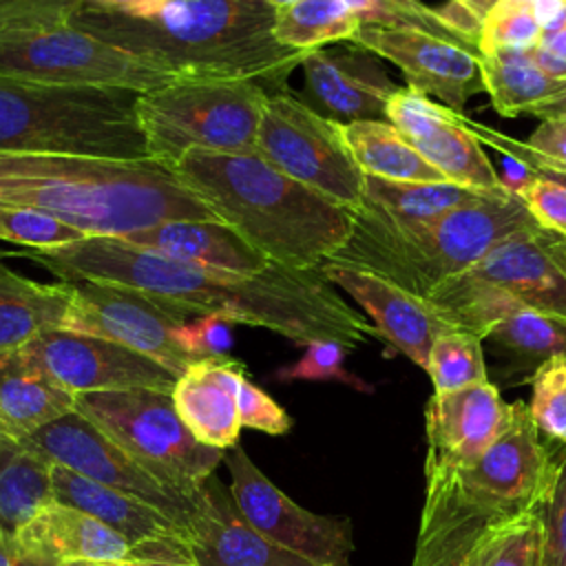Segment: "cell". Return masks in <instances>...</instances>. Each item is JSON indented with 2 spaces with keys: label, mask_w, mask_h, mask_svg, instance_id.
<instances>
[{
  "label": "cell",
  "mask_w": 566,
  "mask_h": 566,
  "mask_svg": "<svg viewBox=\"0 0 566 566\" xmlns=\"http://www.w3.org/2000/svg\"><path fill=\"white\" fill-rule=\"evenodd\" d=\"M60 279H93L139 290L184 316L219 314L232 323L272 329L296 345L336 340L349 352L367 343L376 327L336 292L318 268L270 263L256 274L181 263L119 237H86L51 250H24Z\"/></svg>",
  "instance_id": "1"
},
{
  "label": "cell",
  "mask_w": 566,
  "mask_h": 566,
  "mask_svg": "<svg viewBox=\"0 0 566 566\" xmlns=\"http://www.w3.org/2000/svg\"><path fill=\"white\" fill-rule=\"evenodd\" d=\"M274 22L265 0H148L128 11L77 7L69 18L186 80H250L279 93L307 53L279 44Z\"/></svg>",
  "instance_id": "2"
},
{
  "label": "cell",
  "mask_w": 566,
  "mask_h": 566,
  "mask_svg": "<svg viewBox=\"0 0 566 566\" xmlns=\"http://www.w3.org/2000/svg\"><path fill=\"white\" fill-rule=\"evenodd\" d=\"M0 206L42 210L86 237H126L168 219L221 221L153 159L0 153Z\"/></svg>",
  "instance_id": "3"
},
{
  "label": "cell",
  "mask_w": 566,
  "mask_h": 566,
  "mask_svg": "<svg viewBox=\"0 0 566 566\" xmlns=\"http://www.w3.org/2000/svg\"><path fill=\"white\" fill-rule=\"evenodd\" d=\"M172 172L268 261L318 268L352 237L354 212L256 153L190 150Z\"/></svg>",
  "instance_id": "4"
},
{
  "label": "cell",
  "mask_w": 566,
  "mask_h": 566,
  "mask_svg": "<svg viewBox=\"0 0 566 566\" xmlns=\"http://www.w3.org/2000/svg\"><path fill=\"white\" fill-rule=\"evenodd\" d=\"M522 199L506 190L469 201L429 226L396 228L365 203L347 243L329 259L382 276L418 298L469 272L506 237L535 228Z\"/></svg>",
  "instance_id": "5"
},
{
  "label": "cell",
  "mask_w": 566,
  "mask_h": 566,
  "mask_svg": "<svg viewBox=\"0 0 566 566\" xmlns=\"http://www.w3.org/2000/svg\"><path fill=\"white\" fill-rule=\"evenodd\" d=\"M137 95L0 77V153L150 159Z\"/></svg>",
  "instance_id": "6"
},
{
  "label": "cell",
  "mask_w": 566,
  "mask_h": 566,
  "mask_svg": "<svg viewBox=\"0 0 566 566\" xmlns=\"http://www.w3.org/2000/svg\"><path fill=\"white\" fill-rule=\"evenodd\" d=\"M268 91L250 80H175L137 95L148 157L166 168L190 150L256 153Z\"/></svg>",
  "instance_id": "7"
},
{
  "label": "cell",
  "mask_w": 566,
  "mask_h": 566,
  "mask_svg": "<svg viewBox=\"0 0 566 566\" xmlns=\"http://www.w3.org/2000/svg\"><path fill=\"white\" fill-rule=\"evenodd\" d=\"M75 411L188 497L199 495L201 484L226 455V451L199 442L188 431L168 391L77 394Z\"/></svg>",
  "instance_id": "8"
},
{
  "label": "cell",
  "mask_w": 566,
  "mask_h": 566,
  "mask_svg": "<svg viewBox=\"0 0 566 566\" xmlns=\"http://www.w3.org/2000/svg\"><path fill=\"white\" fill-rule=\"evenodd\" d=\"M0 77L135 93L186 80L73 24L0 31Z\"/></svg>",
  "instance_id": "9"
},
{
  "label": "cell",
  "mask_w": 566,
  "mask_h": 566,
  "mask_svg": "<svg viewBox=\"0 0 566 566\" xmlns=\"http://www.w3.org/2000/svg\"><path fill=\"white\" fill-rule=\"evenodd\" d=\"M256 155L352 212L363 203L365 172L354 161L340 124L310 108L290 88L268 95Z\"/></svg>",
  "instance_id": "10"
},
{
  "label": "cell",
  "mask_w": 566,
  "mask_h": 566,
  "mask_svg": "<svg viewBox=\"0 0 566 566\" xmlns=\"http://www.w3.org/2000/svg\"><path fill=\"white\" fill-rule=\"evenodd\" d=\"M555 475V451L542 442L528 405L511 402L497 440L469 467L453 471L460 497L489 522L544 504Z\"/></svg>",
  "instance_id": "11"
},
{
  "label": "cell",
  "mask_w": 566,
  "mask_h": 566,
  "mask_svg": "<svg viewBox=\"0 0 566 566\" xmlns=\"http://www.w3.org/2000/svg\"><path fill=\"white\" fill-rule=\"evenodd\" d=\"M62 281H69L73 292L62 329L119 343L157 360L177 376L197 363L177 340V327L188 321L179 310L117 283Z\"/></svg>",
  "instance_id": "12"
},
{
  "label": "cell",
  "mask_w": 566,
  "mask_h": 566,
  "mask_svg": "<svg viewBox=\"0 0 566 566\" xmlns=\"http://www.w3.org/2000/svg\"><path fill=\"white\" fill-rule=\"evenodd\" d=\"M22 447L44 455L49 462L106 484L115 491L135 495L188 528L197 509V497L166 484L157 473L135 460L126 449L113 442L91 420L71 411L20 440Z\"/></svg>",
  "instance_id": "13"
},
{
  "label": "cell",
  "mask_w": 566,
  "mask_h": 566,
  "mask_svg": "<svg viewBox=\"0 0 566 566\" xmlns=\"http://www.w3.org/2000/svg\"><path fill=\"white\" fill-rule=\"evenodd\" d=\"M223 455L230 471V493L241 515L272 544L318 566H347L354 533L347 517L318 515L292 502L248 458L241 444Z\"/></svg>",
  "instance_id": "14"
},
{
  "label": "cell",
  "mask_w": 566,
  "mask_h": 566,
  "mask_svg": "<svg viewBox=\"0 0 566 566\" xmlns=\"http://www.w3.org/2000/svg\"><path fill=\"white\" fill-rule=\"evenodd\" d=\"M349 42L396 64L411 91L451 111L462 113L471 95L486 91L482 53L473 42L385 24H360Z\"/></svg>",
  "instance_id": "15"
},
{
  "label": "cell",
  "mask_w": 566,
  "mask_h": 566,
  "mask_svg": "<svg viewBox=\"0 0 566 566\" xmlns=\"http://www.w3.org/2000/svg\"><path fill=\"white\" fill-rule=\"evenodd\" d=\"M24 347L75 396L124 389H155L170 394L179 378L168 367L135 349L69 329L42 332Z\"/></svg>",
  "instance_id": "16"
},
{
  "label": "cell",
  "mask_w": 566,
  "mask_h": 566,
  "mask_svg": "<svg viewBox=\"0 0 566 566\" xmlns=\"http://www.w3.org/2000/svg\"><path fill=\"white\" fill-rule=\"evenodd\" d=\"M20 548L44 566L62 562H111L133 566H197L188 546H137L97 517L64 506L46 504L15 533Z\"/></svg>",
  "instance_id": "17"
},
{
  "label": "cell",
  "mask_w": 566,
  "mask_h": 566,
  "mask_svg": "<svg viewBox=\"0 0 566 566\" xmlns=\"http://www.w3.org/2000/svg\"><path fill=\"white\" fill-rule=\"evenodd\" d=\"M464 113L431 102L409 86H398L387 102V122L444 179L482 190H509L482 150V142L464 124Z\"/></svg>",
  "instance_id": "18"
},
{
  "label": "cell",
  "mask_w": 566,
  "mask_h": 566,
  "mask_svg": "<svg viewBox=\"0 0 566 566\" xmlns=\"http://www.w3.org/2000/svg\"><path fill=\"white\" fill-rule=\"evenodd\" d=\"M303 102L338 122L387 119V102L398 91L376 55L352 44L349 49L310 51L301 62Z\"/></svg>",
  "instance_id": "19"
},
{
  "label": "cell",
  "mask_w": 566,
  "mask_h": 566,
  "mask_svg": "<svg viewBox=\"0 0 566 566\" xmlns=\"http://www.w3.org/2000/svg\"><path fill=\"white\" fill-rule=\"evenodd\" d=\"M511 402L497 385L475 382L453 391H433L424 407L427 464L449 471L475 462L506 429Z\"/></svg>",
  "instance_id": "20"
},
{
  "label": "cell",
  "mask_w": 566,
  "mask_h": 566,
  "mask_svg": "<svg viewBox=\"0 0 566 566\" xmlns=\"http://www.w3.org/2000/svg\"><path fill=\"white\" fill-rule=\"evenodd\" d=\"M321 270L367 312L382 340L418 367L427 369L433 340L442 332L453 329L431 303L409 294L382 276L352 265L327 261Z\"/></svg>",
  "instance_id": "21"
},
{
  "label": "cell",
  "mask_w": 566,
  "mask_h": 566,
  "mask_svg": "<svg viewBox=\"0 0 566 566\" xmlns=\"http://www.w3.org/2000/svg\"><path fill=\"white\" fill-rule=\"evenodd\" d=\"M464 274L522 305L566 318V263L553 248V232L539 226L506 237Z\"/></svg>",
  "instance_id": "22"
},
{
  "label": "cell",
  "mask_w": 566,
  "mask_h": 566,
  "mask_svg": "<svg viewBox=\"0 0 566 566\" xmlns=\"http://www.w3.org/2000/svg\"><path fill=\"white\" fill-rule=\"evenodd\" d=\"M188 542L197 566H318L252 528L214 473L199 489Z\"/></svg>",
  "instance_id": "23"
},
{
  "label": "cell",
  "mask_w": 566,
  "mask_h": 566,
  "mask_svg": "<svg viewBox=\"0 0 566 566\" xmlns=\"http://www.w3.org/2000/svg\"><path fill=\"white\" fill-rule=\"evenodd\" d=\"M53 502L84 511L137 546H188V528L157 506L51 462Z\"/></svg>",
  "instance_id": "24"
},
{
  "label": "cell",
  "mask_w": 566,
  "mask_h": 566,
  "mask_svg": "<svg viewBox=\"0 0 566 566\" xmlns=\"http://www.w3.org/2000/svg\"><path fill=\"white\" fill-rule=\"evenodd\" d=\"M245 369L237 358L199 360L190 365L170 391L177 416L203 444L228 451L241 433L239 389Z\"/></svg>",
  "instance_id": "25"
},
{
  "label": "cell",
  "mask_w": 566,
  "mask_h": 566,
  "mask_svg": "<svg viewBox=\"0 0 566 566\" xmlns=\"http://www.w3.org/2000/svg\"><path fill=\"white\" fill-rule=\"evenodd\" d=\"M119 239L181 263L237 274H256L272 263L234 228L214 219H168Z\"/></svg>",
  "instance_id": "26"
},
{
  "label": "cell",
  "mask_w": 566,
  "mask_h": 566,
  "mask_svg": "<svg viewBox=\"0 0 566 566\" xmlns=\"http://www.w3.org/2000/svg\"><path fill=\"white\" fill-rule=\"evenodd\" d=\"M424 504L411 566H471V548L489 524L458 493L453 471L424 462Z\"/></svg>",
  "instance_id": "27"
},
{
  "label": "cell",
  "mask_w": 566,
  "mask_h": 566,
  "mask_svg": "<svg viewBox=\"0 0 566 566\" xmlns=\"http://www.w3.org/2000/svg\"><path fill=\"white\" fill-rule=\"evenodd\" d=\"M75 411V394L64 389L27 349L0 354V429L20 442L40 427Z\"/></svg>",
  "instance_id": "28"
},
{
  "label": "cell",
  "mask_w": 566,
  "mask_h": 566,
  "mask_svg": "<svg viewBox=\"0 0 566 566\" xmlns=\"http://www.w3.org/2000/svg\"><path fill=\"white\" fill-rule=\"evenodd\" d=\"M71 283H40L0 263V354L29 345L49 329H62Z\"/></svg>",
  "instance_id": "29"
},
{
  "label": "cell",
  "mask_w": 566,
  "mask_h": 566,
  "mask_svg": "<svg viewBox=\"0 0 566 566\" xmlns=\"http://www.w3.org/2000/svg\"><path fill=\"white\" fill-rule=\"evenodd\" d=\"M504 360V376L531 380L535 369L553 356H566V318L513 303L484 334Z\"/></svg>",
  "instance_id": "30"
},
{
  "label": "cell",
  "mask_w": 566,
  "mask_h": 566,
  "mask_svg": "<svg viewBox=\"0 0 566 566\" xmlns=\"http://www.w3.org/2000/svg\"><path fill=\"white\" fill-rule=\"evenodd\" d=\"M506 190H482L455 181H389L365 175L363 203L396 228H422L442 214Z\"/></svg>",
  "instance_id": "31"
},
{
  "label": "cell",
  "mask_w": 566,
  "mask_h": 566,
  "mask_svg": "<svg viewBox=\"0 0 566 566\" xmlns=\"http://www.w3.org/2000/svg\"><path fill=\"white\" fill-rule=\"evenodd\" d=\"M340 128L354 161L365 175L389 181H444V175L387 119L349 122Z\"/></svg>",
  "instance_id": "32"
},
{
  "label": "cell",
  "mask_w": 566,
  "mask_h": 566,
  "mask_svg": "<svg viewBox=\"0 0 566 566\" xmlns=\"http://www.w3.org/2000/svg\"><path fill=\"white\" fill-rule=\"evenodd\" d=\"M531 51H495L482 55L486 93L491 106L502 117L526 115L539 104L566 97V77L544 73Z\"/></svg>",
  "instance_id": "33"
},
{
  "label": "cell",
  "mask_w": 566,
  "mask_h": 566,
  "mask_svg": "<svg viewBox=\"0 0 566 566\" xmlns=\"http://www.w3.org/2000/svg\"><path fill=\"white\" fill-rule=\"evenodd\" d=\"M53 502L51 462L20 442L0 455V528L18 533Z\"/></svg>",
  "instance_id": "34"
},
{
  "label": "cell",
  "mask_w": 566,
  "mask_h": 566,
  "mask_svg": "<svg viewBox=\"0 0 566 566\" xmlns=\"http://www.w3.org/2000/svg\"><path fill=\"white\" fill-rule=\"evenodd\" d=\"M360 20L340 0H301L276 11L274 38L294 51H318L323 44L352 40Z\"/></svg>",
  "instance_id": "35"
},
{
  "label": "cell",
  "mask_w": 566,
  "mask_h": 566,
  "mask_svg": "<svg viewBox=\"0 0 566 566\" xmlns=\"http://www.w3.org/2000/svg\"><path fill=\"white\" fill-rule=\"evenodd\" d=\"M544 520L542 504L513 517L489 522L478 535L471 566H542Z\"/></svg>",
  "instance_id": "36"
},
{
  "label": "cell",
  "mask_w": 566,
  "mask_h": 566,
  "mask_svg": "<svg viewBox=\"0 0 566 566\" xmlns=\"http://www.w3.org/2000/svg\"><path fill=\"white\" fill-rule=\"evenodd\" d=\"M424 371L433 391H453L489 380L482 340L460 329L442 332L431 345Z\"/></svg>",
  "instance_id": "37"
},
{
  "label": "cell",
  "mask_w": 566,
  "mask_h": 566,
  "mask_svg": "<svg viewBox=\"0 0 566 566\" xmlns=\"http://www.w3.org/2000/svg\"><path fill=\"white\" fill-rule=\"evenodd\" d=\"M544 29L528 0H500L486 15L478 49L482 55L495 51H531L539 44Z\"/></svg>",
  "instance_id": "38"
},
{
  "label": "cell",
  "mask_w": 566,
  "mask_h": 566,
  "mask_svg": "<svg viewBox=\"0 0 566 566\" xmlns=\"http://www.w3.org/2000/svg\"><path fill=\"white\" fill-rule=\"evenodd\" d=\"M531 418L539 433L566 447V356H553L531 376Z\"/></svg>",
  "instance_id": "39"
},
{
  "label": "cell",
  "mask_w": 566,
  "mask_h": 566,
  "mask_svg": "<svg viewBox=\"0 0 566 566\" xmlns=\"http://www.w3.org/2000/svg\"><path fill=\"white\" fill-rule=\"evenodd\" d=\"M0 239L27 250H51L86 239V234L42 210L0 206Z\"/></svg>",
  "instance_id": "40"
},
{
  "label": "cell",
  "mask_w": 566,
  "mask_h": 566,
  "mask_svg": "<svg viewBox=\"0 0 566 566\" xmlns=\"http://www.w3.org/2000/svg\"><path fill=\"white\" fill-rule=\"evenodd\" d=\"M347 352L349 349L336 340H312L305 345V352L296 363L281 367L274 376H276V380H283V382H290V380H338L358 391H371V387L365 380H360L358 376L349 374L343 367Z\"/></svg>",
  "instance_id": "41"
},
{
  "label": "cell",
  "mask_w": 566,
  "mask_h": 566,
  "mask_svg": "<svg viewBox=\"0 0 566 566\" xmlns=\"http://www.w3.org/2000/svg\"><path fill=\"white\" fill-rule=\"evenodd\" d=\"M557 447L559 449L555 453V475L542 504V566H566V447Z\"/></svg>",
  "instance_id": "42"
},
{
  "label": "cell",
  "mask_w": 566,
  "mask_h": 566,
  "mask_svg": "<svg viewBox=\"0 0 566 566\" xmlns=\"http://www.w3.org/2000/svg\"><path fill=\"white\" fill-rule=\"evenodd\" d=\"M232 321L219 314H206L184 321L177 327V340L188 356L199 360L230 358L232 347Z\"/></svg>",
  "instance_id": "43"
},
{
  "label": "cell",
  "mask_w": 566,
  "mask_h": 566,
  "mask_svg": "<svg viewBox=\"0 0 566 566\" xmlns=\"http://www.w3.org/2000/svg\"><path fill=\"white\" fill-rule=\"evenodd\" d=\"M515 195L539 228L566 239V186L533 175V179L520 186Z\"/></svg>",
  "instance_id": "44"
},
{
  "label": "cell",
  "mask_w": 566,
  "mask_h": 566,
  "mask_svg": "<svg viewBox=\"0 0 566 566\" xmlns=\"http://www.w3.org/2000/svg\"><path fill=\"white\" fill-rule=\"evenodd\" d=\"M73 0H0V31L69 24Z\"/></svg>",
  "instance_id": "45"
},
{
  "label": "cell",
  "mask_w": 566,
  "mask_h": 566,
  "mask_svg": "<svg viewBox=\"0 0 566 566\" xmlns=\"http://www.w3.org/2000/svg\"><path fill=\"white\" fill-rule=\"evenodd\" d=\"M380 9V22L385 27H413L433 35L451 38L458 42H471L460 31H455L438 9L424 4L422 0H374ZM475 44V42H473Z\"/></svg>",
  "instance_id": "46"
},
{
  "label": "cell",
  "mask_w": 566,
  "mask_h": 566,
  "mask_svg": "<svg viewBox=\"0 0 566 566\" xmlns=\"http://www.w3.org/2000/svg\"><path fill=\"white\" fill-rule=\"evenodd\" d=\"M239 420L241 427L256 429L270 436H283L292 429V418L279 407L261 387L245 380L239 389Z\"/></svg>",
  "instance_id": "47"
},
{
  "label": "cell",
  "mask_w": 566,
  "mask_h": 566,
  "mask_svg": "<svg viewBox=\"0 0 566 566\" xmlns=\"http://www.w3.org/2000/svg\"><path fill=\"white\" fill-rule=\"evenodd\" d=\"M464 124L469 126V130L482 142V144H489L493 146L502 157H509V159H515L520 161L522 166H526L531 170V175L535 177H544V179H551L555 184H562L566 186V172L564 170H555L546 164H542L535 155H533V148L526 144V142H520V139H513L486 124H480V122H473L469 117H464Z\"/></svg>",
  "instance_id": "48"
},
{
  "label": "cell",
  "mask_w": 566,
  "mask_h": 566,
  "mask_svg": "<svg viewBox=\"0 0 566 566\" xmlns=\"http://www.w3.org/2000/svg\"><path fill=\"white\" fill-rule=\"evenodd\" d=\"M526 144L542 164L566 172V115L542 119Z\"/></svg>",
  "instance_id": "49"
},
{
  "label": "cell",
  "mask_w": 566,
  "mask_h": 566,
  "mask_svg": "<svg viewBox=\"0 0 566 566\" xmlns=\"http://www.w3.org/2000/svg\"><path fill=\"white\" fill-rule=\"evenodd\" d=\"M497 2L500 0H449L438 11L455 31H460L467 40L478 44L480 29Z\"/></svg>",
  "instance_id": "50"
},
{
  "label": "cell",
  "mask_w": 566,
  "mask_h": 566,
  "mask_svg": "<svg viewBox=\"0 0 566 566\" xmlns=\"http://www.w3.org/2000/svg\"><path fill=\"white\" fill-rule=\"evenodd\" d=\"M0 566H44L31 559L18 544L15 535L0 528Z\"/></svg>",
  "instance_id": "51"
},
{
  "label": "cell",
  "mask_w": 566,
  "mask_h": 566,
  "mask_svg": "<svg viewBox=\"0 0 566 566\" xmlns=\"http://www.w3.org/2000/svg\"><path fill=\"white\" fill-rule=\"evenodd\" d=\"M144 2L148 0H73V11L77 7H91V9H104V11H128Z\"/></svg>",
  "instance_id": "52"
},
{
  "label": "cell",
  "mask_w": 566,
  "mask_h": 566,
  "mask_svg": "<svg viewBox=\"0 0 566 566\" xmlns=\"http://www.w3.org/2000/svg\"><path fill=\"white\" fill-rule=\"evenodd\" d=\"M526 115H533V117H539V119H546V117H562V115H566V97L555 99V102H548V104H539V106L531 108Z\"/></svg>",
  "instance_id": "53"
},
{
  "label": "cell",
  "mask_w": 566,
  "mask_h": 566,
  "mask_svg": "<svg viewBox=\"0 0 566 566\" xmlns=\"http://www.w3.org/2000/svg\"><path fill=\"white\" fill-rule=\"evenodd\" d=\"M57 566H126V564H111V562H86V559H73V562H62Z\"/></svg>",
  "instance_id": "54"
},
{
  "label": "cell",
  "mask_w": 566,
  "mask_h": 566,
  "mask_svg": "<svg viewBox=\"0 0 566 566\" xmlns=\"http://www.w3.org/2000/svg\"><path fill=\"white\" fill-rule=\"evenodd\" d=\"M553 248H555V252L566 261V239L559 237V234H553Z\"/></svg>",
  "instance_id": "55"
},
{
  "label": "cell",
  "mask_w": 566,
  "mask_h": 566,
  "mask_svg": "<svg viewBox=\"0 0 566 566\" xmlns=\"http://www.w3.org/2000/svg\"><path fill=\"white\" fill-rule=\"evenodd\" d=\"M272 9H276V11H283V9H287V7H292V4H296V2H301V0H265Z\"/></svg>",
  "instance_id": "56"
},
{
  "label": "cell",
  "mask_w": 566,
  "mask_h": 566,
  "mask_svg": "<svg viewBox=\"0 0 566 566\" xmlns=\"http://www.w3.org/2000/svg\"><path fill=\"white\" fill-rule=\"evenodd\" d=\"M13 444H18V442H13V440H9L4 433H2V429H0V455L7 451V449H11Z\"/></svg>",
  "instance_id": "57"
},
{
  "label": "cell",
  "mask_w": 566,
  "mask_h": 566,
  "mask_svg": "<svg viewBox=\"0 0 566 566\" xmlns=\"http://www.w3.org/2000/svg\"><path fill=\"white\" fill-rule=\"evenodd\" d=\"M0 256H11V254H2V252H0Z\"/></svg>",
  "instance_id": "58"
},
{
  "label": "cell",
  "mask_w": 566,
  "mask_h": 566,
  "mask_svg": "<svg viewBox=\"0 0 566 566\" xmlns=\"http://www.w3.org/2000/svg\"><path fill=\"white\" fill-rule=\"evenodd\" d=\"M126 566H133V564H126Z\"/></svg>",
  "instance_id": "59"
},
{
  "label": "cell",
  "mask_w": 566,
  "mask_h": 566,
  "mask_svg": "<svg viewBox=\"0 0 566 566\" xmlns=\"http://www.w3.org/2000/svg\"><path fill=\"white\" fill-rule=\"evenodd\" d=\"M325 566H327V564H325Z\"/></svg>",
  "instance_id": "60"
},
{
  "label": "cell",
  "mask_w": 566,
  "mask_h": 566,
  "mask_svg": "<svg viewBox=\"0 0 566 566\" xmlns=\"http://www.w3.org/2000/svg\"><path fill=\"white\" fill-rule=\"evenodd\" d=\"M564 263H566V261H564Z\"/></svg>",
  "instance_id": "61"
}]
</instances>
